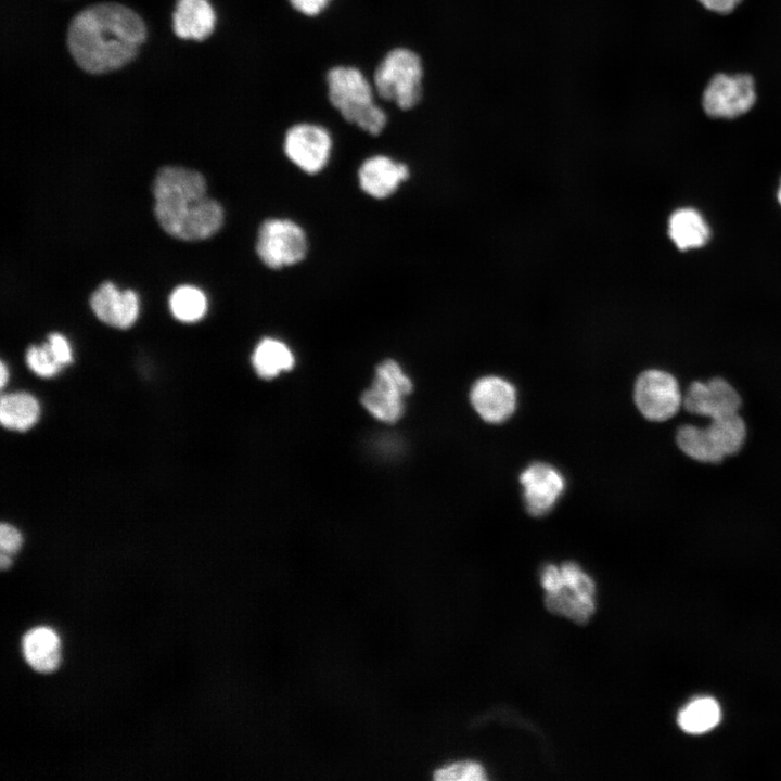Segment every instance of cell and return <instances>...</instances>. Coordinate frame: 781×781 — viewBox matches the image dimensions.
Returning a JSON list of instances; mask_svg holds the SVG:
<instances>
[{
	"label": "cell",
	"mask_w": 781,
	"mask_h": 781,
	"mask_svg": "<svg viewBox=\"0 0 781 781\" xmlns=\"http://www.w3.org/2000/svg\"><path fill=\"white\" fill-rule=\"evenodd\" d=\"M145 35L143 21L132 10L118 3H99L72 20L67 46L79 67L102 74L130 62Z\"/></svg>",
	"instance_id": "6da1fadb"
},
{
	"label": "cell",
	"mask_w": 781,
	"mask_h": 781,
	"mask_svg": "<svg viewBox=\"0 0 781 781\" xmlns=\"http://www.w3.org/2000/svg\"><path fill=\"white\" fill-rule=\"evenodd\" d=\"M154 212L161 227L171 236L203 240L223 223L222 206L207 196L206 181L199 171L167 166L153 182Z\"/></svg>",
	"instance_id": "7a4b0ae2"
},
{
	"label": "cell",
	"mask_w": 781,
	"mask_h": 781,
	"mask_svg": "<svg viewBox=\"0 0 781 781\" xmlns=\"http://www.w3.org/2000/svg\"><path fill=\"white\" fill-rule=\"evenodd\" d=\"M329 99L343 118L376 136L386 125L384 111L374 104L372 87L355 67L337 66L327 76Z\"/></svg>",
	"instance_id": "3957f363"
},
{
	"label": "cell",
	"mask_w": 781,
	"mask_h": 781,
	"mask_svg": "<svg viewBox=\"0 0 781 781\" xmlns=\"http://www.w3.org/2000/svg\"><path fill=\"white\" fill-rule=\"evenodd\" d=\"M423 66L413 51L396 48L377 66L374 85L381 98L393 101L401 110L418 104L422 94Z\"/></svg>",
	"instance_id": "277c9868"
},
{
	"label": "cell",
	"mask_w": 781,
	"mask_h": 781,
	"mask_svg": "<svg viewBox=\"0 0 781 781\" xmlns=\"http://www.w3.org/2000/svg\"><path fill=\"white\" fill-rule=\"evenodd\" d=\"M413 383L402 367L394 359L377 364L371 385L360 397L366 411L380 422L393 424L405 412V398L412 392Z\"/></svg>",
	"instance_id": "5b68a950"
},
{
	"label": "cell",
	"mask_w": 781,
	"mask_h": 781,
	"mask_svg": "<svg viewBox=\"0 0 781 781\" xmlns=\"http://www.w3.org/2000/svg\"><path fill=\"white\" fill-rule=\"evenodd\" d=\"M307 246L305 231L293 220L271 218L259 227L256 253L268 268L281 269L300 263Z\"/></svg>",
	"instance_id": "8992f818"
},
{
	"label": "cell",
	"mask_w": 781,
	"mask_h": 781,
	"mask_svg": "<svg viewBox=\"0 0 781 781\" xmlns=\"http://www.w3.org/2000/svg\"><path fill=\"white\" fill-rule=\"evenodd\" d=\"M633 398L638 410L646 420L664 422L682 408L683 393L673 373L649 369L637 377Z\"/></svg>",
	"instance_id": "52a82bcc"
},
{
	"label": "cell",
	"mask_w": 781,
	"mask_h": 781,
	"mask_svg": "<svg viewBox=\"0 0 781 781\" xmlns=\"http://www.w3.org/2000/svg\"><path fill=\"white\" fill-rule=\"evenodd\" d=\"M742 406L743 398L738 388L720 375L694 380L683 393L682 408L693 417L710 420L739 413Z\"/></svg>",
	"instance_id": "ba28073f"
},
{
	"label": "cell",
	"mask_w": 781,
	"mask_h": 781,
	"mask_svg": "<svg viewBox=\"0 0 781 781\" xmlns=\"http://www.w3.org/2000/svg\"><path fill=\"white\" fill-rule=\"evenodd\" d=\"M753 78L746 74H718L703 94V107L712 117L733 118L746 113L755 103Z\"/></svg>",
	"instance_id": "9c48e42d"
},
{
	"label": "cell",
	"mask_w": 781,
	"mask_h": 781,
	"mask_svg": "<svg viewBox=\"0 0 781 781\" xmlns=\"http://www.w3.org/2000/svg\"><path fill=\"white\" fill-rule=\"evenodd\" d=\"M283 149L286 157L302 171L315 175L328 164L332 139L328 130L313 124H297L285 135Z\"/></svg>",
	"instance_id": "30bf717a"
},
{
	"label": "cell",
	"mask_w": 781,
	"mask_h": 781,
	"mask_svg": "<svg viewBox=\"0 0 781 781\" xmlns=\"http://www.w3.org/2000/svg\"><path fill=\"white\" fill-rule=\"evenodd\" d=\"M526 509L534 516L548 513L562 496L565 479L554 466L536 462L527 466L520 476Z\"/></svg>",
	"instance_id": "8fae6325"
},
{
	"label": "cell",
	"mask_w": 781,
	"mask_h": 781,
	"mask_svg": "<svg viewBox=\"0 0 781 781\" xmlns=\"http://www.w3.org/2000/svg\"><path fill=\"white\" fill-rule=\"evenodd\" d=\"M475 411L489 423L507 420L516 407V390L507 380L487 375L478 379L470 392Z\"/></svg>",
	"instance_id": "7c38bea8"
},
{
	"label": "cell",
	"mask_w": 781,
	"mask_h": 781,
	"mask_svg": "<svg viewBox=\"0 0 781 781\" xmlns=\"http://www.w3.org/2000/svg\"><path fill=\"white\" fill-rule=\"evenodd\" d=\"M90 306L98 319L118 329L130 328L139 315V298L136 292L119 291L112 282L102 283L92 293Z\"/></svg>",
	"instance_id": "4fadbf2b"
},
{
	"label": "cell",
	"mask_w": 781,
	"mask_h": 781,
	"mask_svg": "<svg viewBox=\"0 0 781 781\" xmlns=\"http://www.w3.org/2000/svg\"><path fill=\"white\" fill-rule=\"evenodd\" d=\"M407 165L385 155L367 158L358 170L361 190L371 197L383 200L397 191L409 177Z\"/></svg>",
	"instance_id": "5bb4252c"
},
{
	"label": "cell",
	"mask_w": 781,
	"mask_h": 781,
	"mask_svg": "<svg viewBox=\"0 0 781 781\" xmlns=\"http://www.w3.org/2000/svg\"><path fill=\"white\" fill-rule=\"evenodd\" d=\"M172 21L178 37L204 40L214 30L216 15L207 0H177Z\"/></svg>",
	"instance_id": "9a60e30c"
},
{
	"label": "cell",
	"mask_w": 781,
	"mask_h": 781,
	"mask_svg": "<svg viewBox=\"0 0 781 781\" xmlns=\"http://www.w3.org/2000/svg\"><path fill=\"white\" fill-rule=\"evenodd\" d=\"M22 648L26 662L36 671L52 673L60 666L61 641L49 627H36L27 631Z\"/></svg>",
	"instance_id": "2e32d148"
},
{
	"label": "cell",
	"mask_w": 781,
	"mask_h": 781,
	"mask_svg": "<svg viewBox=\"0 0 781 781\" xmlns=\"http://www.w3.org/2000/svg\"><path fill=\"white\" fill-rule=\"evenodd\" d=\"M252 366L259 377L273 380L294 368L295 355L285 342L264 337L253 350Z\"/></svg>",
	"instance_id": "e0dca14e"
},
{
	"label": "cell",
	"mask_w": 781,
	"mask_h": 781,
	"mask_svg": "<svg viewBox=\"0 0 781 781\" xmlns=\"http://www.w3.org/2000/svg\"><path fill=\"white\" fill-rule=\"evenodd\" d=\"M668 234L681 249L697 248L707 243L710 231L704 218L693 208L674 212L668 221Z\"/></svg>",
	"instance_id": "ac0fdd59"
},
{
	"label": "cell",
	"mask_w": 781,
	"mask_h": 781,
	"mask_svg": "<svg viewBox=\"0 0 781 781\" xmlns=\"http://www.w3.org/2000/svg\"><path fill=\"white\" fill-rule=\"evenodd\" d=\"M705 426L716 449L725 459L738 454L746 444L747 424L740 412L710 419Z\"/></svg>",
	"instance_id": "d6986e66"
},
{
	"label": "cell",
	"mask_w": 781,
	"mask_h": 781,
	"mask_svg": "<svg viewBox=\"0 0 781 781\" xmlns=\"http://www.w3.org/2000/svg\"><path fill=\"white\" fill-rule=\"evenodd\" d=\"M675 441L686 458L697 463L712 465L725 460L715 448L705 425L681 424L676 431Z\"/></svg>",
	"instance_id": "ffe728a7"
},
{
	"label": "cell",
	"mask_w": 781,
	"mask_h": 781,
	"mask_svg": "<svg viewBox=\"0 0 781 781\" xmlns=\"http://www.w3.org/2000/svg\"><path fill=\"white\" fill-rule=\"evenodd\" d=\"M39 414V404L30 394L13 393L1 397L0 420L7 428L26 431L37 422Z\"/></svg>",
	"instance_id": "44dd1931"
},
{
	"label": "cell",
	"mask_w": 781,
	"mask_h": 781,
	"mask_svg": "<svg viewBox=\"0 0 781 781\" xmlns=\"http://www.w3.org/2000/svg\"><path fill=\"white\" fill-rule=\"evenodd\" d=\"M545 604L549 612L577 624H586L596 612V599L581 596L568 587L547 593Z\"/></svg>",
	"instance_id": "7402d4cb"
},
{
	"label": "cell",
	"mask_w": 781,
	"mask_h": 781,
	"mask_svg": "<svg viewBox=\"0 0 781 781\" xmlns=\"http://www.w3.org/2000/svg\"><path fill=\"white\" fill-rule=\"evenodd\" d=\"M721 717L718 703L713 697H697L684 705L677 717L678 726L687 733L701 734L715 728Z\"/></svg>",
	"instance_id": "603a6c76"
},
{
	"label": "cell",
	"mask_w": 781,
	"mask_h": 781,
	"mask_svg": "<svg viewBox=\"0 0 781 781\" xmlns=\"http://www.w3.org/2000/svg\"><path fill=\"white\" fill-rule=\"evenodd\" d=\"M172 316L182 322L201 320L207 311V298L203 291L192 285H180L169 296Z\"/></svg>",
	"instance_id": "cb8c5ba5"
},
{
	"label": "cell",
	"mask_w": 781,
	"mask_h": 781,
	"mask_svg": "<svg viewBox=\"0 0 781 781\" xmlns=\"http://www.w3.org/2000/svg\"><path fill=\"white\" fill-rule=\"evenodd\" d=\"M433 778L437 781H485L488 779L483 765L474 760L457 761L436 769Z\"/></svg>",
	"instance_id": "d4e9b609"
},
{
	"label": "cell",
	"mask_w": 781,
	"mask_h": 781,
	"mask_svg": "<svg viewBox=\"0 0 781 781\" xmlns=\"http://www.w3.org/2000/svg\"><path fill=\"white\" fill-rule=\"evenodd\" d=\"M26 362L29 369L41 377H52L62 369L48 343L30 346L26 353Z\"/></svg>",
	"instance_id": "484cf974"
},
{
	"label": "cell",
	"mask_w": 781,
	"mask_h": 781,
	"mask_svg": "<svg viewBox=\"0 0 781 781\" xmlns=\"http://www.w3.org/2000/svg\"><path fill=\"white\" fill-rule=\"evenodd\" d=\"M564 586L577 593L594 598L596 584L593 579L575 562H565L560 566Z\"/></svg>",
	"instance_id": "4316f807"
},
{
	"label": "cell",
	"mask_w": 781,
	"mask_h": 781,
	"mask_svg": "<svg viewBox=\"0 0 781 781\" xmlns=\"http://www.w3.org/2000/svg\"><path fill=\"white\" fill-rule=\"evenodd\" d=\"M47 343L49 344L53 356L62 367L72 362V349L65 336L60 333H51L48 336Z\"/></svg>",
	"instance_id": "83f0119b"
},
{
	"label": "cell",
	"mask_w": 781,
	"mask_h": 781,
	"mask_svg": "<svg viewBox=\"0 0 781 781\" xmlns=\"http://www.w3.org/2000/svg\"><path fill=\"white\" fill-rule=\"evenodd\" d=\"M21 533L10 524L3 523L0 527V547L2 553L14 554L22 546Z\"/></svg>",
	"instance_id": "f1b7e54d"
},
{
	"label": "cell",
	"mask_w": 781,
	"mask_h": 781,
	"mask_svg": "<svg viewBox=\"0 0 781 781\" xmlns=\"http://www.w3.org/2000/svg\"><path fill=\"white\" fill-rule=\"evenodd\" d=\"M540 584L546 593L559 591L564 587V581L560 566L547 564L540 572Z\"/></svg>",
	"instance_id": "f546056e"
},
{
	"label": "cell",
	"mask_w": 781,
	"mask_h": 781,
	"mask_svg": "<svg viewBox=\"0 0 781 781\" xmlns=\"http://www.w3.org/2000/svg\"><path fill=\"white\" fill-rule=\"evenodd\" d=\"M331 0H290L292 7L308 16L319 14Z\"/></svg>",
	"instance_id": "4dcf8cb0"
},
{
	"label": "cell",
	"mask_w": 781,
	"mask_h": 781,
	"mask_svg": "<svg viewBox=\"0 0 781 781\" xmlns=\"http://www.w3.org/2000/svg\"><path fill=\"white\" fill-rule=\"evenodd\" d=\"M739 1L740 0H700L705 8L718 13L732 11Z\"/></svg>",
	"instance_id": "1f68e13d"
},
{
	"label": "cell",
	"mask_w": 781,
	"mask_h": 781,
	"mask_svg": "<svg viewBox=\"0 0 781 781\" xmlns=\"http://www.w3.org/2000/svg\"><path fill=\"white\" fill-rule=\"evenodd\" d=\"M8 379H9L8 369H7L5 364H4L3 362H1V366H0V381H1L0 384H1V387H4Z\"/></svg>",
	"instance_id": "d6a6232c"
},
{
	"label": "cell",
	"mask_w": 781,
	"mask_h": 781,
	"mask_svg": "<svg viewBox=\"0 0 781 781\" xmlns=\"http://www.w3.org/2000/svg\"><path fill=\"white\" fill-rule=\"evenodd\" d=\"M11 563H12V562H11V559H10L9 554L1 553V556H0V566H1V569H3V571H4V569H8V568L11 566Z\"/></svg>",
	"instance_id": "836d02e7"
},
{
	"label": "cell",
	"mask_w": 781,
	"mask_h": 781,
	"mask_svg": "<svg viewBox=\"0 0 781 781\" xmlns=\"http://www.w3.org/2000/svg\"><path fill=\"white\" fill-rule=\"evenodd\" d=\"M778 201L781 204V182H780V188L778 190Z\"/></svg>",
	"instance_id": "e575fe53"
}]
</instances>
